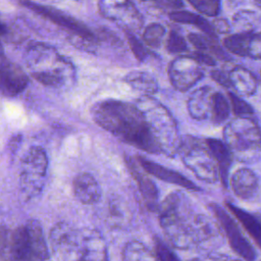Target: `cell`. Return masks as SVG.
Listing matches in <instances>:
<instances>
[{
  "label": "cell",
  "instance_id": "cell-8",
  "mask_svg": "<svg viewBox=\"0 0 261 261\" xmlns=\"http://www.w3.org/2000/svg\"><path fill=\"white\" fill-rule=\"evenodd\" d=\"M48 164L47 154L39 146L31 147L23 155L20 163L19 187L20 193L25 200H31L42 192Z\"/></svg>",
  "mask_w": 261,
  "mask_h": 261
},
{
  "label": "cell",
  "instance_id": "cell-16",
  "mask_svg": "<svg viewBox=\"0 0 261 261\" xmlns=\"http://www.w3.org/2000/svg\"><path fill=\"white\" fill-rule=\"evenodd\" d=\"M137 161L139 162V165L149 174L164 180L169 184H173L176 186H180L185 189L191 190V191H200V189L189 178H187L181 173L169 169L165 166H162L152 160H149L143 156H138Z\"/></svg>",
  "mask_w": 261,
  "mask_h": 261
},
{
  "label": "cell",
  "instance_id": "cell-3",
  "mask_svg": "<svg viewBox=\"0 0 261 261\" xmlns=\"http://www.w3.org/2000/svg\"><path fill=\"white\" fill-rule=\"evenodd\" d=\"M157 210L160 225L173 247L186 250L195 244L191 226V207L182 192L169 194Z\"/></svg>",
  "mask_w": 261,
  "mask_h": 261
},
{
  "label": "cell",
  "instance_id": "cell-10",
  "mask_svg": "<svg viewBox=\"0 0 261 261\" xmlns=\"http://www.w3.org/2000/svg\"><path fill=\"white\" fill-rule=\"evenodd\" d=\"M21 3L22 5L27 6L36 13L44 16L50 21L68 30L73 37H76L84 41H88L92 44H96V41L98 40L96 34L93 33L87 25H85L83 22L75 19L74 17L51 6L42 5L30 1H24Z\"/></svg>",
  "mask_w": 261,
  "mask_h": 261
},
{
  "label": "cell",
  "instance_id": "cell-11",
  "mask_svg": "<svg viewBox=\"0 0 261 261\" xmlns=\"http://www.w3.org/2000/svg\"><path fill=\"white\" fill-rule=\"evenodd\" d=\"M168 76L175 90L185 92L193 88L204 76V71L192 57L180 55L170 62Z\"/></svg>",
  "mask_w": 261,
  "mask_h": 261
},
{
  "label": "cell",
  "instance_id": "cell-26",
  "mask_svg": "<svg viewBox=\"0 0 261 261\" xmlns=\"http://www.w3.org/2000/svg\"><path fill=\"white\" fill-rule=\"evenodd\" d=\"M225 204H226V207L229 209V211L239 219V221L242 223V225L245 227L248 233L254 239L256 244L260 246L261 245V225L259 220L253 214L234 206L229 202H226Z\"/></svg>",
  "mask_w": 261,
  "mask_h": 261
},
{
  "label": "cell",
  "instance_id": "cell-5",
  "mask_svg": "<svg viewBox=\"0 0 261 261\" xmlns=\"http://www.w3.org/2000/svg\"><path fill=\"white\" fill-rule=\"evenodd\" d=\"M224 144L240 161L252 162L260 154V129L253 118L237 117L223 129Z\"/></svg>",
  "mask_w": 261,
  "mask_h": 261
},
{
  "label": "cell",
  "instance_id": "cell-14",
  "mask_svg": "<svg viewBox=\"0 0 261 261\" xmlns=\"http://www.w3.org/2000/svg\"><path fill=\"white\" fill-rule=\"evenodd\" d=\"M29 84V76L15 62L5 59L0 64V94L14 97L20 94Z\"/></svg>",
  "mask_w": 261,
  "mask_h": 261
},
{
  "label": "cell",
  "instance_id": "cell-42",
  "mask_svg": "<svg viewBox=\"0 0 261 261\" xmlns=\"http://www.w3.org/2000/svg\"><path fill=\"white\" fill-rule=\"evenodd\" d=\"M4 32V27L0 23V34H2Z\"/></svg>",
  "mask_w": 261,
  "mask_h": 261
},
{
  "label": "cell",
  "instance_id": "cell-35",
  "mask_svg": "<svg viewBox=\"0 0 261 261\" xmlns=\"http://www.w3.org/2000/svg\"><path fill=\"white\" fill-rule=\"evenodd\" d=\"M125 36H126V39L128 41V44L132 48V51L135 54V56L140 61H144L148 57V51L145 49L144 45L138 40V38L134 34L125 33Z\"/></svg>",
  "mask_w": 261,
  "mask_h": 261
},
{
  "label": "cell",
  "instance_id": "cell-30",
  "mask_svg": "<svg viewBox=\"0 0 261 261\" xmlns=\"http://www.w3.org/2000/svg\"><path fill=\"white\" fill-rule=\"evenodd\" d=\"M165 36V29L162 24L154 22L150 23L144 31L143 39L151 48H158Z\"/></svg>",
  "mask_w": 261,
  "mask_h": 261
},
{
  "label": "cell",
  "instance_id": "cell-4",
  "mask_svg": "<svg viewBox=\"0 0 261 261\" xmlns=\"http://www.w3.org/2000/svg\"><path fill=\"white\" fill-rule=\"evenodd\" d=\"M135 105L143 113L160 154L169 157L177 154L181 138L169 110L152 97H142L135 102Z\"/></svg>",
  "mask_w": 261,
  "mask_h": 261
},
{
  "label": "cell",
  "instance_id": "cell-36",
  "mask_svg": "<svg viewBox=\"0 0 261 261\" xmlns=\"http://www.w3.org/2000/svg\"><path fill=\"white\" fill-rule=\"evenodd\" d=\"M189 56L192 57L195 61H197L200 65H208V66L215 65L214 58L212 56H210L209 54L195 51V52H192L191 54H189Z\"/></svg>",
  "mask_w": 261,
  "mask_h": 261
},
{
  "label": "cell",
  "instance_id": "cell-6",
  "mask_svg": "<svg viewBox=\"0 0 261 261\" xmlns=\"http://www.w3.org/2000/svg\"><path fill=\"white\" fill-rule=\"evenodd\" d=\"M177 153H179L184 164L191 169L199 179L208 184L218 181V168L205 141L193 137H185L180 139Z\"/></svg>",
  "mask_w": 261,
  "mask_h": 261
},
{
  "label": "cell",
  "instance_id": "cell-21",
  "mask_svg": "<svg viewBox=\"0 0 261 261\" xmlns=\"http://www.w3.org/2000/svg\"><path fill=\"white\" fill-rule=\"evenodd\" d=\"M205 144L210 151L219 172V178L221 179L224 187L227 185V177H228V170L231 165L232 155L226 145L217 139H206Z\"/></svg>",
  "mask_w": 261,
  "mask_h": 261
},
{
  "label": "cell",
  "instance_id": "cell-7",
  "mask_svg": "<svg viewBox=\"0 0 261 261\" xmlns=\"http://www.w3.org/2000/svg\"><path fill=\"white\" fill-rule=\"evenodd\" d=\"M188 111L194 119H208L213 123H222L229 116V105L220 92L209 86H203L191 94Z\"/></svg>",
  "mask_w": 261,
  "mask_h": 261
},
{
  "label": "cell",
  "instance_id": "cell-25",
  "mask_svg": "<svg viewBox=\"0 0 261 261\" xmlns=\"http://www.w3.org/2000/svg\"><path fill=\"white\" fill-rule=\"evenodd\" d=\"M188 39H189V42L197 49L196 51L209 54L213 58L217 57L222 60H229V57L217 44L215 39H212L197 33L190 34L188 36Z\"/></svg>",
  "mask_w": 261,
  "mask_h": 261
},
{
  "label": "cell",
  "instance_id": "cell-13",
  "mask_svg": "<svg viewBox=\"0 0 261 261\" xmlns=\"http://www.w3.org/2000/svg\"><path fill=\"white\" fill-rule=\"evenodd\" d=\"M76 261H107V247L97 229L86 227L77 230Z\"/></svg>",
  "mask_w": 261,
  "mask_h": 261
},
{
  "label": "cell",
  "instance_id": "cell-27",
  "mask_svg": "<svg viewBox=\"0 0 261 261\" xmlns=\"http://www.w3.org/2000/svg\"><path fill=\"white\" fill-rule=\"evenodd\" d=\"M169 18L175 22L188 24L191 23L193 25H196L199 30L205 33V36L212 39H216V35L213 32L211 22H209L207 19L198 14H195L187 10H175L169 13Z\"/></svg>",
  "mask_w": 261,
  "mask_h": 261
},
{
  "label": "cell",
  "instance_id": "cell-38",
  "mask_svg": "<svg viewBox=\"0 0 261 261\" xmlns=\"http://www.w3.org/2000/svg\"><path fill=\"white\" fill-rule=\"evenodd\" d=\"M211 77H212L216 83L220 84L221 86H223V87H225V88H229L227 71L220 70V69L213 70V71H211Z\"/></svg>",
  "mask_w": 261,
  "mask_h": 261
},
{
  "label": "cell",
  "instance_id": "cell-24",
  "mask_svg": "<svg viewBox=\"0 0 261 261\" xmlns=\"http://www.w3.org/2000/svg\"><path fill=\"white\" fill-rule=\"evenodd\" d=\"M124 82L143 97H152L158 91L156 79L146 71L133 70L124 76Z\"/></svg>",
  "mask_w": 261,
  "mask_h": 261
},
{
  "label": "cell",
  "instance_id": "cell-31",
  "mask_svg": "<svg viewBox=\"0 0 261 261\" xmlns=\"http://www.w3.org/2000/svg\"><path fill=\"white\" fill-rule=\"evenodd\" d=\"M229 101L233 110V113L238 117H245V118H253L254 116V109L251 107L249 103H247L244 99L240 98L238 95L229 92L228 93Z\"/></svg>",
  "mask_w": 261,
  "mask_h": 261
},
{
  "label": "cell",
  "instance_id": "cell-32",
  "mask_svg": "<svg viewBox=\"0 0 261 261\" xmlns=\"http://www.w3.org/2000/svg\"><path fill=\"white\" fill-rule=\"evenodd\" d=\"M166 49L169 53L180 54L188 51V43L185 38L177 32L171 31L166 41Z\"/></svg>",
  "mask_w": 261,
  "mask_h": 261
},
{
  "label": "cell",
  "instance_id": "cell-41",
  "mask_svg": "<svg viewBox=\"0 0 261 261\" xmlns=\"http://www.w3.org/2000/svg\"><path fill=\"white\" fill-rule=\"evenodd\" d=\"M6 59V56H5V53H4V50L0 44V64Z\"/></svg>",
  "mask_w": 261,
  "mask_h": 261
},
{
  "label": "cell",
  "instance_id": "cell-19",
  "mask_svg": "<svg viewBox=\"0 0 261 261\" xmlns=\"http://www.w3.org/2000/svg\"><path fill=\"white\" fill-rule=\"evenodd\" d=\"M72 190L75 198L86 205L97 203L102 195L101 188L95 177L87 172L80 173L74 177Z\"/></svg>",
  "mask_w": 261,
  "mask_h": 261
},
{
  "label": "cell",
  "instance_id": "cell-20",
  "mask_svg": "<svg viewBox=\"0 0 261 261\" xmlns=\"http://www.w3.org/2000/svg\"><path fill=\"white\" fill-rule=\"evenodd\" d=\"M228 74L229 88L234 89L241 96H252L258 88V80L255 74L244 66L237 65L232 67Z\"/></svg>",
  "mask_w": 261,
  "mask_h": 261
},
{
  "label": "cell",
  "instance_id": "cell-40",
  "mask_svg": "<svg viewBox=\"0 0 261 261\" xmlns=\"http://www.w3.org/2000/svg\"><path fill=\"white\" fill-rule=\"evenodd\" d=\"M192 261H229L225 256H221V255H210L208 257H204V258H195Z\"/></svg>",
  "mask_w": 261,
  "mask_h": 261
},
{
  "label": "cell",
  "instance_id": "cell-18",
  "mask_svg": "<svg viewBox=\"0 0 261 261\" xmlns=\"http://www.w3.org/2000/svg\"><path fill=\"white\" fill-rule=\"evenodd\" d=\"M230 187L239 198L252 200L259 190L258 175L249 168L238 169L230 178Z\"/></svg>",
  "mask_w": 261,
  "mask_h": 261
},
{
  "label": "cell",
  "instance_id": "cell-22",
  "mask_svg": "<svg viewBox=\"0 0 261 261\" xmlns=\"http://www.w3.org/2000/svg\"><path fill=\"white\" fill-rule=\"evenodd\" d=\"M24 227L33 257L39 261H49L48 246L41 223L36 219H31L24 224Z\"/></svg>",
  "mask_w": 261,
  "mask_h": 261
},
{
  "label": "cell",
  "instance_id": "cell-9",
  "mask_svg": "<svg viewBox=\"0 0 261 261\" xmlns=\"http://www.w3.org/2000/svg\"><path fill=\"white\" fill-rule=\"evenodd\" d=\"M100 13L125 33H136L143 27L144 20L140 11L130 1L103 0L98 3Z\"/></svg>",
  "mask_w": 261,
  "mask_h": 261
},
{
  "label": "cell",
  "instance_id": "cell-33",
  "mask_svg": "<svg viewBox=\"0 0 261 261\" xmlns=\"http://www.w3.org/2000/svg\"><path fill=\"white\" fill-rule=\"evenodd\" d=\"M189 3L207 16H216L220 10V2L218 0H189Z\"/></svg>",
  "mask_w": 261,
  "mask_h": 261
},
{
  "label": "cell",
  "instance_id": "cell-15",
  "mask_svg": "<svg viewBox=\"0 0 261 261\" xmlns=\"http://www.w3.org/2000/svg\"><path fill=\"white\" fill-rule=\"evenodd\" d=\"M225 48L239 56L259 59L261 56V38L257 32L237 33L229 35L223 41Z\"/></svg>",
  "mask_w": 261,
  "mask_h": 261
},
{
  "label": "cell",
  "instance_id": "cell-34",
  "mask_svg": "<svg viewBox=\"0 0 261 261\" xmlns=\"http://www.w3.org/2000/svg\"><path fill=\"white\" fill-rule=\"evenodd\" d=\"M154 247L157 261H179L177 256L160 239L155 238Z\"/></svg>",
  "mask_w": 261,
  "mask_h": 261
},
{
  "label": "cell",
  "instance_id": "cell-17",
  "mask_svg": "<svg viewBox=\"0 0 261 261\" xmlns=\"http://www.w3.org/2000/svg\"><path fill=\"white\" fill-rule=\"evenodd\" d=\"M126 165L130 174L139 186L140 193L148 209L154 211L158 209V191L155 184L140 169V165L132 158L126 157Z\"/></svg>",
  "mask_w": 261,
  "mask_h": 261
},
{
  "label": "cell",
  "instance_id": "cell-39",
  "mask_svg": "<svg viewBox=\"0 0 261 261\" xmlns=\"http://www.w3.org/2000/svg\"><path fill=\"white\" fill-rule=\"evenodd\" d=\"M154 5H157L159 8H171V9H177L182 6V2L176 1V0H163V1H156L154 2Z\"/></svg>",
  "mask_w": 261,
  "mask_h": 261
},
{
  "label": "cell",
  "instance_id": "cell-28",
  "mask_svg": "<svg viewBox=\"0 0 261 261\" xmlns=\"http://www.w3.org/2000/svg\"><path fill=\"white\" fill-rule=\"evenodd\" d=\"M122 261H157V259L143 243L130 241L122 249Z\"/></svg>",
  "mask_w": 261,
  "mask_h": 261
},
{
  "label": "cell",
  "instance_id": "cell-23",
  "mask_svg": "<svg viewBox=\"0 0 261 261\" xmlns=\"http://www.w3.org/2000/svg\"><path fill=\"white\" fill-rule=\"evenodd\" d=\"M191 226L195 243H209L220 236L218 224L204 214L193 216Z\"/></svg>",
  "mask_w": 261,
  "mask_h": 261
},
{
  "label": "cell",
  "instance_id": "cell-37",
  "mask_svg": "<svg viewBox=\"0 0 261 261\" xmlns=\"http://www.w3.org/2000/svg\"><path fill=\"white\" fill-rule=\"evenodd\" d=\"M211 25H212V29H213V32L215 33V35L216 34H225V33H228L230 30L228 21L224 18L215 19L211 23Z\"/></svg>",
  "mask_w": 261,
  "mask_h": 261
},
{
  "label": "cell",
  "instance_id": "cell-1",
  "mask_svg": "<svg viewBox=\"0 0 261 261\" xmlns=\"http://www.w3.org/2000/svg\"><path fill=\"white\" fill-rule=\"evenodd\" d=\"M95 122L122 142L144 152L160 154L151 129L135 104L107 99L92 107Z\"/></svg>",
  "mask_w": 261,
  "mask_h": 261
},
{
  "label": "cell",
  "instance_id": "cell-12",
  "mask_svg": "<svg viewBox=\"0 0 261 261\" xmlns=\"http://www.w3.org/2000/svg\"><path fill=\"white\" fill-rule=\"evenodd\" d=\"M209 207L214 213L218 223L222 226L224 232L226 233L231 249L246 261H255L257 256L256 251L243 236L234 220L216 203H210Z\"/></svg>",
  "mask_w": 261,
  "mask_h": 261
},
{
  "label": "cell",
  "instance_id": "cell-43",
  "mask_svg": "<svg viewBox=\"0 0 261 261\" xmlns=\"http://www.w3.org/2000/svg\"><path fill=\"white\" fill-rule=\"evenodd\" d=\"M230 261V260H229ZM231 261H240V260H231Z\"/></svg>",
  "mask_w": 261,
  "mask_h": 261
},
{
  "label": "cell",
  "instance_id": "cell-29",
  "mask_svg": "<svg viewBox=\"0 0 261 261\" xmlns=\"http://www.w3.org/2000/svg\"><path fill=\"white\" fill-rule=\"evenodd\" d=\"M232 21L239 33H252L257 27L258 16L254 11L241 10L233 15Z\"/></svg>",
  "mask_w": 261,
  "mask_h": 261
},
{
  "label": "cell",
  "instance_id": "cell-2",
  "mask_svg": "<svg viewBox=\"0 0 261 261\" xmlns=\"http://www.w3.org/2000/svg\"><path fill=\"white\" fill-rule=\"evenodd\" d=\"M24 60L32 76L47 87L60 88L74 82L75 70L71 61L48 44H30L24 53Z\"/></svg>",
  "mask_w": 261,
  "mask_h": 261
}]
</instances>
